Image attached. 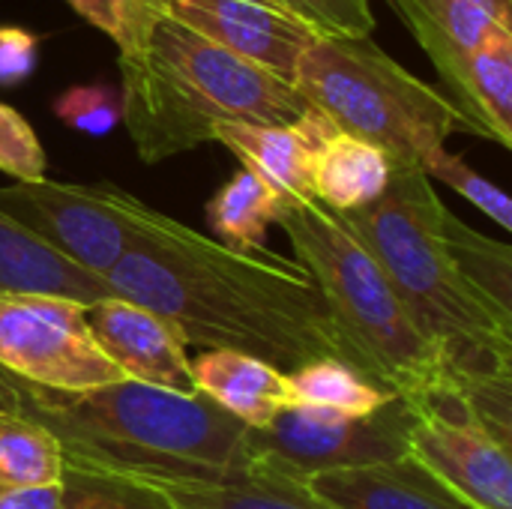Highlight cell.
<instances>
[{
	"label": "cell",
	"instance_id": "1",
	"mask_svg": "<svg viewBox=\"0 0 512 509\" xmlns=\"http://www.w3.org/2000/svg\"><path fill=\"white\" fill-rule=\"evenodd\" d=\"M114 297L165 315L198 348L261 357L282 372L342 348L315 279L273 255L231 252L150 207L135 246L105 273Z\"/></svg>",
	"mask_w": 512,
	"mask_h": 509
},
{
	"label": "cell",
	"instance_id": "2",
	"mask_svg": "<svg viewBox=\"0 0 512 509\" xmlns=\"http://www.w3.org/2000/svg\"><path fill=\"white\" fill-rule=\"evenodd\" d=\"M18 381V414L42 423L66 462L141 480L216 483L255 468L246 423L204 393H177L144 381L93 390H51Z\"/></svg>",
	"mask_w": 512,
	"mask_h": 509
},
{
	"label": "cell",
	"instance_id": "3",
	"mask_svg": "<svg viewBox=\"0 0 512 509\" xmlns=\"http://www.w3.org/2000/svg\"><path fill=\"white\" fill-rule=\"evenodd\" d=\"M447 213L423 168H393L375 201L336 216L381 264L459 390L471 381L512 378V312L492 303L462 270Z\"/></svg>",
	"mask_w": 512,
	"mask_h": 509
},
{
	"label": "cell",
	"instance_id": "4",
	"mask_svg": "<svg viewBox=\"0 0 512 509\" xmlns=\"http://www.w3.org/2000/svg\"><path fill=\"white\" fill-rule=\"evenodd\" d=\"M117 66L120 123L150 165L213 141L219 123H297L312 111L291 81L219 48L168 12Z\"/></svg>",
	"mask_w": 512,
	"mask_h": 509
},
{
	"label": "cell",
	"instance_id": "5",
	"mask_svg": "<svg viewBox=\"0 0 512 509\" xmlns=\"http://www.w3.org/2000/svg\"><path fill=\"white\" fill-rule=\"evenodd\" d=\"M276 225L297 264L315 279L333 321L342 360L381 390L423 402L456 393V378L417 330L372 252L321 201H285Z\"/></svg>",
	"mask_w": 512,
	"mask_h": 509
},
{
	"label": "cell",
	"instance_id": "6",
	"mask_svg": "<svg viewBox=\"0 0 512 509\" xmlns=\"http://www.w3.org/2000/svg\"><path fill=\"white\" fill-rule=\"evenodd\" d=\"M294 87L339 132L381 147L393 168H423L453 132H471L447 93L411 75L372 36H315Z\"/></svg>",
	"mask_w": 512,
	"mask_h": 509
},
{
	"label": "cell",
	"instance_id": "7",
	"mask_svg": "<svg viewBox=\"0 0 512 509\" xmlns=\"http://www.w3.org/2000/svg\"><path fill=\"white\" fill-rule=\"evenodd\" d=\"M0 213L72 264L105 276L141 237L150 207L114 183L15 180L0 186Z\"/></svg>",
	"mask_w": 512,
	"mask_h": 509
},
{
	"label": "cell",
	"instance_id": "8",
	"mask_svg": "<svg viewBox=\"0 0 512 509\" xmlns=\"http://www.w3.org/2000/svg\"><path fill=\"white\" fill-rule=\"evenodd\" d=\"M414 405L393 396L372 414H339L315 405H288L267 426L246 429L255 465L303 480L318 471L390 462L408 453Z\"/></svg>",
	"mask_w": 512,
	"mask_h": 509
},
{
	"label": "cell",
	"instance_id": "9",
	"mask_svg": "<svg viewBox=\"0 0 512 509\" xmlns=\"http://www.w3.org/2000/svg\"><path fill=\"white\" fill-rule=\"evenodd\" d=\"M0 369L72 393L126 378L96 345L87 306L45 291H0Z\"/></svg>",
	"mask_w": 512,
	"mask_h": 509
},
{
	"label": "cell",
	"instance_id": "10",
	"mask_svg": "<svg viewBox=\"0 0 512 509\" xmlns=\"http://www.w3.org/2000/svg\"><path fill=\"white\" fill-rule=\"evenodd\" d=\"M414 405L408 453L471 509H512L510 447L489 435L456 393Z\"/></svg>",
	"mask_w": 512,
	"mask_h": 509
},
{
	"label": "cell",
	"instance_id": "11",
	"mask_svg": "<svg viewBox=\"0 0 512 509\" xmlns=\"http://www.w3.org/2000/svg\"><path fill=\"white\" fill-rule=\"evenodd\" d=\"M165 12L198 36L291 84L300 54L318 36L276 0H165Z\"/></svg>",
	"mask_w": 512,
	"mask_h": 509
},
{
	"label": "cell",
	"instance_id": "12",
	"mask_svg": "<svg viewBox=\"0 0 512 509\" xmlns=\"http://www.w3.org/2000/svg\"><path fill=\"white\" fill-rule=\"evenodd\" d=\"M87 324L96 345L132 381L198 393L183 333L159 312L126 297H105L87 306Z\"/></svg>",
	"mask_w": 512,
	"mask_h": 509
},
{
	"label": "cell",
	"instance_id": "13",
	"mask_svg": "<svg viewBox=\"0 0 512 509\" xmlns=\"http://www.w3.org/2000/svg\"><path fill=\"white\" fill-rule=\"evenodd\" d=\"M330 132H336V126L312 108L297 123H219L213 141L225 144L243 168L255 171L282 201H306L315 198V150Z\"/></svg>",
	"mask_w": 512,
	"mask_h": 509
},
{
	"label": "cell",
	"instance_id": "14",
	"mask_svg": "<svg viewBox=\"0 0 512 509\" xmlns=\"http://www.w3.org/2000/svg\"><path fill=\"white\" fill-rule=\"evenodd\" d=\"M300 483L330 509H471L411 453L390 462L318 471Z\"/></svg>",
	"mask_w": 512,
	"mask_h": 509
},
{
	"label": "cell",
	"instance_id": "15",
	"mask_svg": "<svg viewBox=\"0 0 512 509\" xmlns=\"http://www.w3.org/2000/svg\"><path fill=\"white\" fill-rule=\"evenodd\" d=\"M417 45L450 87L474 48L495 30H512V0H390Z\"/></svg>",
	"mask_w": 512,
	"mask_h": 509
},
{
	"label": "cell",
	"instance_id": "16",
	"mask_svg": "<svg viewBox=\"0 0 512 509\" xmlns=\"http://www.w3.org/2000/svg\"><path fill=\"white\" fill-rule=\"evenodd\" d=\"M189 363L198 393L213 399L249 429L267 426L282 408L291 405L288 372L261 357L228 348H204Z\"/></svg>",
	"mask_w": 512,
	"mask_h": 509
},
{
	"label": "cell",
	"instance_id": "17",
	"mask_svg": "<svg viewBox=\"0 0 512 509\" xmlns=\"http://www.w3.org/2000/svg\"><path fill=\"white\" fill-rule=\"evenodd\" d=\"M0 291H45L78 300L84 306L114 297L105 276H96L60 252H54L45 240L24 231L12 219L0 213Z\"/></svg>",
	"mask_w": 512,
	"mask_h": 509
},
{
	"label": "cell",
	"instance_id": "18",
	"mask_svg": "<svg viewBox=\"0 0 512 509\" xmlns=\"http://www.w3.org/2000/svg\"><path fill=\"white\" fill-rule=\"evenodd\" d=\"M447 96L471 123V135L512 147V30H495L471 51Z\"/></svg>",
	"mask_w": 512,
	"mask_h": 509
},
{
	"label": "cell",
	"instance_id": "19",
	"mask_svg": "<svg viewBox=\"0 0 512 509\" xmlns=\"http://www.w3.org/2000/svg\"><path fill=\"white\" fill-rule=\"evenodd\" d=\"M393 174L390 156L348 132H330L312 162V195L333 213L357 210L375 201Z\"/></svg>",
	"mask_w": 512,
	"mask_h": 509
},
{
	"label": "cell",
	"instance_id": "20",
	"mask_svg": "<svg viewBox=\"0 0 512 509\" xmlns=\"http://www.w3.org/2000/svg\"><path fill=\"white\" fill-rule=\"evenodd\" d=\"M147 483L159 486L180 509H330L315 495H309L300 480L261 465L216 483H201V480H147Z\"/></svg>",
	"mask_w": 512,
	"mask_h": 509
},
{
	"label": "cell",
	"instance_id": "21",
	"mask_svg": "<svg viewBox=\"0 0 512 509\" xmlns=\"http://www.w3.org/2000/svg\"><path fill=\"white\" fill-rule=\"evenodd\" d=\"M282 198L249 168L237 171L207 204V225L222 246L243 255L267 252V228L276 225Z\"/></svg>",
	"mask_w": 512,
	"mask_h": 509
},
{
	"label": "cell",
	"instance_id": "22",
	"mask_svg": "<svg viewBox=\"0 0 512 509\" xmlns=\"http://www.w3.org/2000/svg\"><path fill=\"white\" fill-rule=\"evenodd\" d=\"M291 405H315L339 414H372L393 399V393L381 390L369 378H363L354 366L336 357L309 360L288 372Z\"/></svg>",
	"mask_w": 512,
	"mask_h": 509
},
{
	"label": "cell",
	"instance_id": "23",
	"mask_svg": "<svg viewBox=\"0 0 512 509\" xmlns=\"http://www.w3.org/2000/svg\"><path fill=\"white\" fill-rule=\"evenodd\" d=\"M66 456L60 441L24 414H0V480L15 486H60Z\"/></svg>",
	"mask_w": 512,
	"mask_h": 509
},
{
	"label": "cell",
	"instance_id": "24",
	"mask_svg": "<svg viewBox=\"0 0 512 509\" xmlns=\"http://www.w3.org/2000/svg\"><path fill=\"white\" fill-rule=\"evenodd\" d=\"M54 509H180L159 486L66 462L60 480V501Z\"/></svg>",
	"mask_w": 512,
	"mask_h": 509
},
{
	"label": "cell",
	"instance_id": "25",
	"mask_svg": "<svg viewBox=\"0 0 512 509\" xmlns=\"http://www.w3.org/2000/svg\"><path fill=\"white\" fill-rule=\"evenodd\" d=\"M447 234L453 252L468 279L501 309L512 312V249L507 243L489 240L465 225L453 210L447 213Z\"/></svg>",
	"mask_w": 512,
	"mask_h": 509
},
{
	"label": "cell",
	"instance_id": "26",
	"mask_svg": "<svg viewBox=\"0 0 512 509\" xmlns=\"http://www.w3.org/2000/svg\"><path fill=\"white\" fill-rule=\"evenodd\" d=\"M81 18L102 30L120 54H132L150 36L165 0H66Z\"/></svg>",
	"mask_w": 512,
	"mask_h": 509
},
{
	"label": "cell",
	"instance_id": "27",
	"mask_svg": "<svg viewBox=\"0 0 512 509\" xmlns=\"http://www.w3.org/2000/svg\"><path fill=\"white\" fill-rule=\"evenodd\" d=\"M423 171L429 177H438L441 183H447L453 192H459L462 198H468L477 210H483L489 219H495L501 228H512V204L510 195L504 189H498L495 183H489L483 174H477L462 156L447 153V147H438L426 162Z\"/></svg>",
	"mask_w": 512,
	"mask_h": 509
},
{
	"label": "cell",
	"instance_id": "28",
	"mask_svg": "<svg viewBox=\"0 0 512 509\" xmlns=\"http://www.w3.org/2000/svg\"><path fill=\"white\" fill-rule=\"evenodd\" d=\"M54 114L84 135H108L120 123V87L75 84L54 99Z\"/></svg>",
	"mask_w": 512,
	"mask_h": 509
},
{
	"label": "cell",
	"instance_id": "29",
	"mask_svg": "<svg viewBox=\"0 0 512 509\" xmlns=\"http://www.w3.org/2000/svg\"><path fill=\"white\" fill-rule=\"evenodd\" d=\"M0 171L15 180L45 177V150L33 126L12 108L0 102Z\"/></svg>",
	"mask_w": 512,
	"mask_h": 509
},
{
	"label": "cell",
	"instance_id": "30",
	"mask_svg": "<svg viewBox=\"0 0 512 509\" xmlns=\"http://www.w3.org/2000/svg\"><path fill=\"white\" fill-rule=\"evenodd\" d=\"M321 36H372L375 15L366 0H276Z\"/></svg>",
	"mask_w": 512,
	"mask_h": 509
},
{
	"label": "cell",
	"instance_id": "31",
	"mask_svg": "<svg viewBox=\"0 0 512 509\" xmlns=\"http://www.w3.org/2000/svg\"><path fill=\"white\" fill-rule=\"evenodd\" d=\"M36 63L39 36L15 24H0V87H15L27 81Z\"/></svg>",
	"mask_w": 512,
	"mask_h": 509
},
{
	"label": "cell",
	"instance_id": "32",
	"mask_svg": "<svg viewBox=\"0 0 512 509\" xmlns=\"http://www.w3.org/2000/svg\"><path fill=\"white\" fill-rule=\"evenodd\" d=\"M60 486H15L0 480V509H54Z\"/></svg>",
	"mask_w": 512,
	"mask_h": 509
},
{
	"label": "cell",
	"instance_id": "33",
	"mask_svg": "<svg viewBox=\"0 0 512 509\" xmlns=\"http://www.w3.org/2000/svg\"><path fill=\"white\" fill-rule=\"evenodd\" d=\"M18 381L12 372L0 369V414H18Z\"/></svg>",
	"mask_w": 512,
	"mask_h": 509
}]
</instances>
